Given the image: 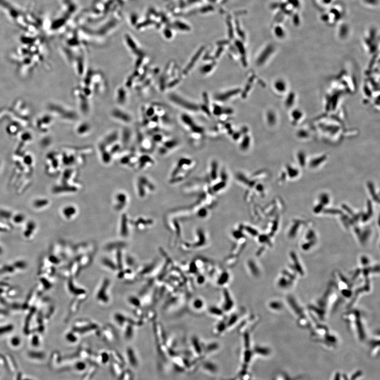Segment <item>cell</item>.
Here are the masks:
<instances>
[{
  "label": "cell",
  "mask_w": 380,
  "mask_h": 380,
  "mask_svg": "<svg viewBox=\"0 0 380 380\" xmlns=\"http://www.w3.org/2000/svg\"><path fill=\"white\" fill-rule=\"evenodd\" d=\"M223 112L225 114H231V113H232V111L231 109H227L225 110H224Z\"/></svg>",
  "instance_id": "cell-10"
},
{
  "label": "cell",
  "mask_w": 380,
  "mask_h": 380,
  "mask_svg": "<svg viewBox=\"0 0 380 380\" xmlns=\"http://www.w3.org/2000/svg\"><path fill=\"white\" fill-rule=\"evenodd\" d=\"M204 99H205V101L207 103H209V101H208V98H207V94H204Z\"/></svg>",
  "instance_id": "cell-12"
},
{
  "label": "cell",
  "mask_w": 380,
  "mask_h": 380,
  "mask_svg": "<svg viewBox=\"0 0 380 380\" xmlns=\"http://www.w3.org/2000/svg\"><path fill=\"white\" fill-rule=\"evenodd\" d=\"M236 45H237V47L238 48L239 51L242 54H245V48L243 47V45L240 42L237 41L236 42Z\"/></svg>",
  "instance_id": "cell-7"
},
{
  "label": "cell",
  "mask_w": 380,
  "mask_h": 380,
  "mask_svg": "<svg viewBox=\"0 0 380 380\" xmlns=\"http://www.w3.org/2000/svg\"><path fill=\"white\" fill-rule=\"evenodd\" d=\"M203 110L205 111V113H207V115H210V112L209 109L206 106H202Z\"/></svg>",
  "instance_id": "cell-9"
},
{
  "label": "cell",
  "mask_w": 380,
  "mask_h": 380,
  "mask_svg": "<svg viewBox=\"0 0 380 380\" xmlns=\"http://www.w3.org/2000/svg\"><path fill=\"white\" fill-rule=\"evenodd\" d=\"M222 48H221V49L218 50V51L217 52V53H216V57H218L220 56V54H221V52H222Z\"/></svg>",
  "instance_id": "cell-11"
},
{
  "label": "cell",
  "mask_w": 380,
  "mask_h": 380,
  "mask_svg": "<svg viewBox=\"0 0 380 380\" xmlns=\"http://www.w3.org/2000/svg\"><path fill=\"white\" fill-rule=\"evenodd\" d=\"M182 119L183 122L185 123V124H187V125H192L193 121H192L191 118L189 117V116L183 115L182 116Z\"/></svg>",
  "instance_id": "cell-5"
},
{
  "label": "cell",
  "mask_w": 380,
  "mask_h": 380,
  "mask_svg": "<svg viewBox=\"0 0 380 380\" xmlns=\"http://www.w3.org/2000/svg\"><path fill=\"white\" fill-rule=\"evenodd\" d=\"M223 110L220 107L218 106H214V114L216 115H220L222 113Z\"/></svg>",
  "instance_id": "cell-8"
},
{
  "label": "cell",
  "mask_w": 380,
  "mask_h": 380,
  "mask_svg": "<svg viewBox=\"0 0 380 380\" xmlns=\"http://www.w3.org/2000/svg\"><path fill=\"white\" fill-rule=\"evenodd\" d=\"M213 67V65H205L201 68V72L203 74L208 73L212 69Z\"/></svg>",
  "instance_id": "cell-6"
},
{
  "label": "cell",
  "mask_w": 380,
  "mask_h": 380,
  "mask_svg": "<svg viewBox=\"0 0 380 380\" xmlns=\"http://www.w3.org/2000/svg\"><path fill=\"white\" fill-rule=\"evenodd\" d=\"M203 49H204V48H202L196 52V54L194 55V56L193 57V58L192 59L191 61V62L189 63V65H187V68H185V69L184 71V74H187L189 72V71L191 70L192 68V67H193V65H194V64L196 63V62L197 60H198V59L200 58L201 54L202 52L203 51Z\"/></svg>",
  "instance_id": "cell-4"
},
{
  "label": "cell",
  "mask_w": 380,
  "mask_h": 380,
  "mask_svg": "<svg viewBox=\"0 0 380 380\" xmlns=\"http://www.w3.org/2000/svg\"><path fill=\"white\" fill-rule=\"evenodd\" d=\"M178 80H176V81L171 83V84H170V87L174 86L175 85V84H176V83H178Z\"/></svg>",
  "instance_id": "cell-13"
},
{
  "label": "cell",
  "mask_w": 380,
  "mask_h": 380,
  "mask_svg": "<svg viewBox=\"0 0 380 380\" xmlns=\"http://www.w3.org/2000/svg\"><path fill=\"white\" fill-rule=\"evenodd\" d=\"M112 115L115 119L120 122H124L125 123H129L132 122V117L128 114L122 111L119 109H115L113 110Z\"/></svg>",
  "instance_id": "cell-2"
},
{
  "label": "cell",
  "mask_w": 380,
  "mask_h": 380,
  "mask_svg": "<svg viewBox=\"0 0 380 380\" xmlns=\"http://www.w3.org/2000/svg\"><path fill=\"white\" fill-rule=\"evenodd\" d=\"M240 92V90L239 89L230 90L229 91L225 92V94H221L217 95L216 96V99H218V100H220V101H225V100L229 99L232 96H234V95L238 94Z\"/></svg>",
  "instance_id": "cell-3"
},
{
  "label": "cell",
  "mask_w": 380,
  "mask_h": 380,
  "mask_svg": "<svg viewBox=\"0 0 380 380\" xmlns=\"http://www.w3.org/2000/svg\"><path fill=\"white\" fill-rule=\"evenodd\" d=\"M170 99L172 101L178 104V105L183 107V108H186L190 110L196 111L198 110V107L195 104L189 103L188 101L185 100L184 99L180 98L179 96L174 94H172L170 96Z\"/></svg>",
  "instance_id": "cell-1"
}]
</instances>
